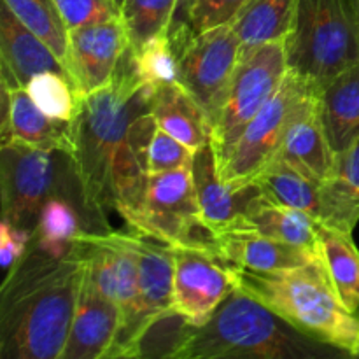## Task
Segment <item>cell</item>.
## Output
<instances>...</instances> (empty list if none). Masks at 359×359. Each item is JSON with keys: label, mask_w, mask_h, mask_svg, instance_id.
<instances>
[{"label": "cell", "mask_w": 359, "mask_h": 359, "mask_svg": "<svg viewBox=\"0 0 359 359\" xmlns=\"http://www.w3.org/2000/svg\"><path fill=\"white\" fill-rule=\"evenodd\" d=\"M151 114L158 128L181 140L193 153L210 144L212 123L209 116L179 83L153 91Z\"/></svg>", "instance_id": "24"}, {"label": "cell", "mask_w": 359, "mask_h": 359, "mask_svg": "<svg viewBox=\"0 0 359 359\" xmlns=\"http://www.w3.org/2000/svg\"><path fill=\"white\" fill-rule=\"evenodd\" d=\"M62 156L16 140L0 142V219L34 230L46 200L62 193Z\"/></svg>", "instance_id": "9"}, {"label": "cell", "mask_w": 359, "mask_h": 359, "mask_svg": "<svg viewBox=\"0 0 359 359\" xmlns=\"http://www.w3.org/2000/svg\"><path fill=\"white\" fill-rule=\"evenodd\" d=\"M86 258V272L95 286L121 309L132 307L139 286V235L133 230H86L79 237Z\"/></svg>", "instance_id": "12"}, {"label": "cell", "mask_w": 359, "mask_h": 359, "mask_svg": "<svg viewBox=\"0 0 359 359\" xmlns=\"http://www.w3.org/2000/svg\"><path fill=\"white\" fill-rule=\"evenodd\" d=\"M42 72H62L70 77L49 46L0 4V81L25 88Z\"/></svg>", "instance_id": "19"}, {"label": "cell", "mask_w": 359, "mask_h": 359, "mask_svg": "<svg viewBox=\"0 0 359 359\" xmlns=\"http://www.w3.org/2000/svg\"><path fill=\"white\" fill-rule=\"evenodd\" d=\"M153 91L139 79L132 51L119 63L107 86L86 95L72 123L70 168L79 188L81 203L93 230H111L112 174L133 126L151 109Z\"/></svg>", "instance_id": "2"}, {"label": "cell", "mask_w": 359, "mask_h": 359, "mask_svg": "<svg viewBox=\"0 0 359 359\" xmlns=\"http://www.w3.org/2000/svg\"><path fill=\"white\" fill-rule=\"evenodd\" d=\"M319 116L337 158L359 139V63L316 91Z\"/></svg>", "instance_id": "22"}, {"label": "cell", "mask_w": 359, "mask_h": 359, "mask_svg": "<svg viewBox=\"0 0 359 359\" xmlns=\"http://www.w3.org/2000/svg\"><path fill=\"white\" fill-rule=\"evenodd\" d=\"M100 359H140L135 353H132L130 349L125 347H112L107 354H104Z\"/></svg>", "instance_id": "37"}, {"label": "cell", "mask_w": 359, "mask_h": 359, "mask_svg": "<svg viewBox=\"0 0 359 359\" xmlns=\"http://www.w3.org/2000/svg\"><path fill=\"white\" fill-rule=\"evenodd\" d=\"M116 2H118V6H119V9H121V4H123V0H116Z\"/></svg>", "instance_id": "40"}, {"label": "cell", "mask_w": 359, "mask_h": 359, "mask_svg": "<svg viewBox=\"0 0 359 359\" xmlns=\"http://www.w3.org/2000/svg\"><path fill=\"white\" fill-rule=\"evenodd\" d=\"M193 158L195 153L188 146L156 126L147 151V167L151 175L191 168Z\"/></svg>", "instance_id": "33"}, {"label": "cell", "mask_w": 359, "mask_h": 359, "mask_svg": "<svg viewBox=\"0 0 359 359\" xmlns=\"http://www.w3.org/2000/svg\"><path fill=\"white\" fill-rule=\"evenodd\" d=\"M351 353L305 335L266 305L235 290L175 359H349Z\"/></svg>", "instance_id": "3"}, {"label": "cell", "mask_w": 359, "mask_h": 359, "mask_svg": "<svg viewBox=\"0 0 359 359\" xmlns=\"http://www.w3.org/2000/svg\"><path fill=\"white\" fill-rule=\"evenodd\" d=\"M349 359H359V347H358L356 351H354L353 354H351V358H349Z\"/></svg>", "instance_id": "39"}, {"label": "cell", "mask_w": 359, "mask_h": 359, "mask_svg": "<svg viewBox=\"0 0 359 359\" xmlns=\"http://www.w3.org/2000/svg\"><path fill=\"white\" fill-rule=\"evenodd\" d=\"M238 228L293 244L321 259L323 224L307 214L270 202L262 193L251 200L245 210L244 223Z\"/></svg>", "instance_id": "23"}, {"label": "cell", "mask_w": 359, "mask_h": 359, "mask_svg": "<svg viewBox=\"0 0 359 359\" xmlns=\"http://www.w3.org/2000/svg\"><path fill=\"white\" fill-rule=\"evenodd\" d=\"M174 249V312L202 326L237 290L235 266L216 248L179 245Z\"/></svg>", "instance_id": "11"}, {"label": "cell", "mask_w": 359, "mask_h": 359, "mask_svg": "<svg viewBox=\"0 0 359 359\" xmlns=\"http://www.w3.org/2000/svg\"><path fill=\"white\" fill-rule=\"evenodd\" d=\"M139 235L140 273L135 300L121 318L116 347L128 349L149 325L174 311V249L156 238Z\"/></svg>", "instance_id": "13"}, {"label": "cell", "mask_w": 359, "mask_h": 359, "mask_svg": "<svg viewBox=\"0 0 359 359\" xmlns=\"http://www.w3.org/2000/svg\"><path fill=\"white\" fill-rule=\"evenodd\" d=\"M191 177L202 221L214 238L237 230L244 223L251 200L259 193L255 184L233 186L224 181L217 172V160L210 144L195 153Z\"/></svg>", "instance_id": "15"}, {"label": "cell", "mask_w": 359, "mask_h": 359, "mask_svg": "<svg viewBox=\"0 0 359 359\" xmlns=\"http://www.w3.org/2000/svg\"><path fill=\"white\" fill-rule=\"evenodd\" d=\"M314 93L312 84L290 70L279 90L245 126L230 154L217 163L221 177L233 186L252 184L256 175L276 160L294 116Z\"/></svg>", "instance_id": "8"}, {"label": "cell", "mask_w": 359, "mask_h": 359, "mask_svg": "<svg viewBox=\"0 0 359 359\" xmlns=\"http://www.w3.org/2000/svg\"><path fill=\"white\" fill-rule=\"evenodd\" d=\"M69 30L97 23V21L121 18L116 0H55Z\"/></svg>", "instance_id": "35"}, {"label": "cell", "mask_w": 359, "mask_h": 359, "mask_svg": "<svg viewBox=\"0 0 359 359\" xmlns=\"http://www.w3.org/2000/svg\"><path fill=\"white\" fill-rule=\"evenodd\" d=\"M321 263L344 305L359 312V249L353 233L323 226Z\"/></svg>", "instance_id": "28"}, {"label": "cell", "mask_w": 359, "mask_h": 359, "mask_svg": "<svg viewBox=\"0 0 359 359\" xmlns=\"http://www.w3.org/2000/svg\"><path fill=\"white\" fill-rule=\"evenodd\" d=\"M287 72L286 39L269 42L241 55L224 105L210 135V146L217 163L230 154L245 126L279 90Z\"/></svg>", "instance_id": "7"}, {"label": "cell", "mask_w": 359, "mask_h": 359, "mask_svg": "<svg viewBox=\"0 0 359 359\" xmlns=\"http://www.w3.org/2000/svg\"><path fill=\"white\" fill-rule=\"evenodd\" d=\"M249 4V0H191L188 25L193 32L228 25Z\"/></svg>", "instance_id": "34"}, {"label": "cell", "mask_w": 359, "mask_h": 359, "mask_svg": "<svg viewBox=\"0 0 359 359\" xmlns=\"http://www.w3.org/2000/svg\"><path fill=\"white\" fill-rule=\"evenodd\" d=\"M330 189L349 219L359 223V139L340 158H337V174L328 181Z\"/></svg>", "instance_id": "32"}, {"label": "cell", "mask_w": 359, "mask_h": 359, "mask_svg": "<svg viewBox=\"0 0 359 359\" xmlns=\"http://www.w3.org/2000/svg\"><path fill=\"white\" fill-rule=\"evenodd\" d=\"M2 4L28 30L34 32L44 44L49 46V49L58 56L70 74V30L55 0H2Z\"/></svg>", "instance_id": "29"}, {"label": "cell", "mask_w": 359, "mask_h": 359, "mask_svg": "<svg viewBox=\"0 0 359 359\" xmlns=\"http://www.w3.org/2000/svg\"><path fill=\"white\" fill-rule=\"evenodd\" d=\"M34 104L49 118L74 123L83 109L84 95L67 74L42 72L25 86Z\"/></svg>", "instance_id": "30"}, {"label": "cell", "mask_w": 359, "mask_h": 359, "mask_svg": "<svg viewBox=\"0 0 359 359\" xmlns=\"http://www.w3.org/2000/svg\"><path fill=\"white\" fill-rule=\"evenodd\" d=\"M135 231L172 248H216L214 235L202 221L191 168L149 175L146 205Z\"/></svg>", "instance_id": "10"}, {"label": "cell", "mask_w": 359, "mask_h": 359, "mask_svg": "<svg viewBox=\"0 0 359 359\" xmlns=\"http://www.w3.org/2000/svg\"><path fill=\"white\" fill-rule=\"evenodd\" d=\"M132 58L137 76L151 91L179 83V62L172 30L151 39L139 51L132 53Z\"/></svg>", "instance_id": "31"}, {"label": "cell", "mask_w": 359, "mask_h": 359, "mask_svg": "<svg viewBox=\"0 0 359 359\" xmlns=\"http://www.w3.org/2000/svg\"><path fill=\"white\" fill-rule=\"evenodd\" d=\"M179 62V84L202 105L210 123L217 121L242 55L231 23L193 32L188 23L172 27Z\"/></svg>", "instance_id": "6"}, {"label": "cell", "mask_w": 359, "mask_h": 359, "mask_svg": "<svg viewBox=\"0 0 359 359\" xmlns=\"http://www.w3.org/2000/svg\"><path fill=\"white\" fill-rule=\"evenodd\" d=\"M121 328V309L84 276L76 318L60 359H100L114 347Z\"/></svg>", "instance_id": "17"}, {"label": "cell", "mask_w": 359, "mask_h": 359, "mask_svg": "<svg viewBox=\"0 0 359 359\" xmlns=\"http://www.w3.org/2000/svg\"><path fill=\"white\" fill-rule=\"evenodd\" d=\"M286 51L291 72L316 91L359 63V27L349 0H298Z\"/></svg>", "instance_id": "5"}, {"label": "cell", "mask_w": 359, "mask_h": 359, "mask_svg": "<svg viewBox=\"0 0 359 359\" xmlns=\"http://www.w3.org/2000/svg\"><path fill=\"white\" fill-rule=\"evenodd\" d=\"M351 6H353V11H354V16H356V21H358V27H359V0H349Z\"/></svg>", "instance_id": "38"}, {"label": "cell", "mask_w": 359, "mask_h": 359, "mask_svg": "<svg viewBox=\"0 0 359 359\" xmlns=\"http://www.w3.org/2000/svg\"><path fill=\"white\" fill-rule=\"evenodd\" d=\"M237 287L305 335L353 354L359 347V312L344 305L321 262L283 272L235 269Z\"/></svg>", "instance_id": "4"}, {"label": "cell", "mask_w": 359, "mask_h": 359, "mask_svg": "<svg viewBox=\"0 0 359 359\" xmlns=\"http://www.w3.org/2000/svg\"><path fill=\"white\" fill-rule=\"evenodd\" d=\"M84 276L79 244L62 258L30 245L0 287V359L62 358Z\"/></svg>", "instance_id": "1"}, {"label": "cell", "mask_w": 359, "mask_h": 359, "mask_svg": "<svg viewBox=\"0 0 359 359\" xmlns=\"http://www.w3.org/2000/svg\"><path fill=\"white\" fill-rule=\"evenodd\" d=\"M298 0H249L231 27L242 42V55L273 41H284L293 27Z\"/></svg>", "instance_id": "26"}, {"label": "cell", "mask_w": 359, "mask_h": 359, "mask_svg": "<svg viewBox=\"0 0 359 359\" xmlns=\"http://www.w3.org/2000/svg\"><path fill=\"white\" fill-rule=\"evenodd\" d=\"M83 207L70 202L69 193H58L46 200L34 226L32 244L46 255L62 258L77 248V241L86 231Z\"/></svg>", "instance_id": "25"}, {"label": "cell", "mask_w": 359, "mask_h": 359, "mask_svg": "<svg viewBox=\"0 0 359 359\" xmlns=\"http://www.w3.org/2000/svg\"><path fill=\"white\" fill-rule=\"evenodd\" d=\"M252 184L265 198L314 217L323 226H332L326 186L305 177L283 160H273L255 177Z\"/></svg>", "instance_id": "21"}, {"label": "cell", "mask_w": 359, "mask_h": 359, "mask_svg": "<svg viewBox=\"0 0 359 359\" xmlns=\"http://www.w3.org/2000/svg\"><path fill=\"white\" fill-rule=\"evenodd\" d=\"M34 230L21 228L0 219V263L4 272H9L30 249Z\"/></svg>", "instance_id": "36"}, {"label": "cell", "mask_w": 359, "mask_h": 359, "mask_svg": "<svg viewBox=\"0 0 359 359\" xmlns=\"http://www.w3.org/2000/svg\"><path fill=\"white\" fill-rule=\"evenodd\" d=\"M189 6L191 0H123L121 21L130 51H139L156 35L188 23Z\"/></svg>", "instance_id": "27"}, {"label": "cell", "mask_w": 359, "mask_h": 359, "mask_svg": "<svg viewBox=\"0 0 359 359\" xmlns=\"http://www.w3.org/2000/svg\"><path fill=\"white\" fill-rule=\"evenodd\" d=\"M2 84V123L0 142H16L37 147V149L72 153V123L49 118L41 111L23 86Z\"/></svg>", "instance_id": "16"}, {"label": "cell", "mask_w": 359, "mask_h": 359, "mask_svg": "<svg viewBox=\"0 0 359 359\" xmlns=\"http://www.w3.org/2000/svg\"><path fill=\"white\" fill-rule=\"evenodd\" d=\"M214 244L221 258L226 259L235 269L249 272H283L321 262L305 249L244 228L217 235Z\"/></svg>", "instance_id": "20"}, {"label": "cell", "mask_w": 359, "mask_h": 359, "mask_svg": "<svg viewBox=\"0 0 359 359\" xmlns=\"http://www.w3.org/2000/svg\"><path fill=\"white\" fill-rule=\"evenodd\" d=\"M276 160L286 161L305 177L321 184L335 177L337 156L323 128L316 93L294 116Z\"/></svg>", "instance_id": "18"}, {"label": "cell", "mask_w": 359, "mask_h": 359, "mask_svg": "<svg viewBox=\"0 0 359 359\" xmlns=\"http://www.w3.org/2000/svg\"><path fill=\"white\" fill-rule=\"evenodd\" d=\"M130 49L121 18L74 28L69 35L70 74L81 93L107 86Z\"/></svg>", "instance_id": "14"}]
</instances>
